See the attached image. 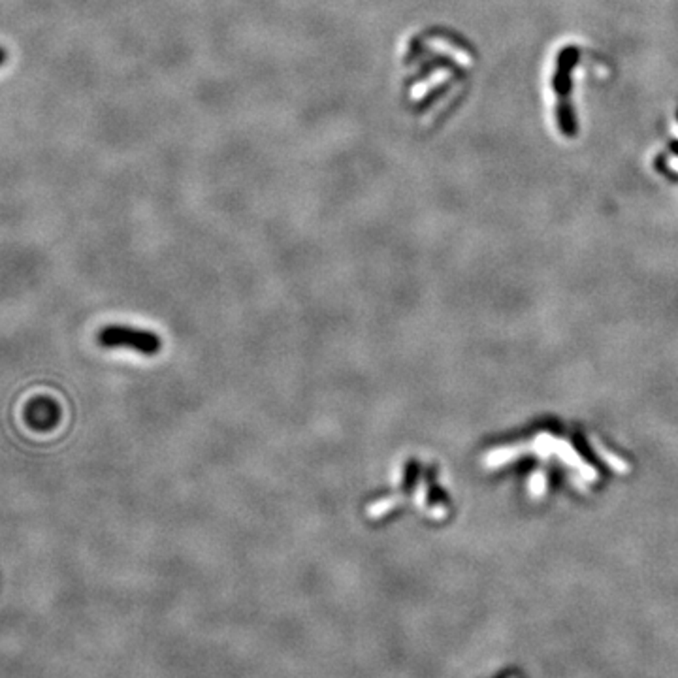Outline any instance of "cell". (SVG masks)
<instances>
[{
	"mask_svg": "<svg viewBox=\"0 0 678 678\" xmlns=\"http://www.w3.org/2000/svg\"><path fill=\"white\" fill-rule=\"evenodd\" d=\"M98 343L108 347V349H130L139 354L153 356L160 351V338L157 333L142 328H132V326L111 325L102 328L98 332Z\"/></svg>",
	"mask_w": 678,
	"mask_h": 678,
	"instance_id": "1",
	"label": "cell"
}]
</instances>
